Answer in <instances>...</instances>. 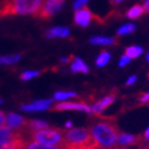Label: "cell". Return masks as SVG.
I'll use <instances>...</instances> for the list:
<instances>
[{
	"instance_id": "2",
	"label": "cell",
	"mask_w": 149,
	"mask_h": 149,
	"mask_svg": "<svg viewBox=\"0 0 149 149\" xmlns=\"http://www.w3.org/2000/svg\"><path fill=\"white\" fill-rule=\"evenodd\" d=\"M44 0H5L0 5V18L18 15H35L42 7Z\"/></svg>"
},
{
	"instance_id": "4",
	"label": "cell",
	"mask_w": 149,
	"mask_h": 149,
	"mask_svg": "<svg viewBox=\"0 0 149 149\" xmlns=\"http://www.w3.org/2000/svg\"><path fill=\"white\" fill-rule=\"evenodd\" d=\"M32 137L36 142H40L44 144H61L63 143V133L61 130L54 129V127H47L39 131H33Z\"/></svg>"
},
{
	"instance_id": "17",
	"label": "cell",
	"mask_w": 149,
	"mask_h": 149,
	"mask_svg": "<svg viewBox=\"0 0 149 149\" xmlns=\"http://www.w3.org/2000/svg\"><path fill=\"white\" fill-rule=\"evenodd\" d=\"M28 127L32 131H39V130L47 129L49 125H47V123L42 121V120H31V121H28Z\"/></svg>"
},
{
	"instance_id": "16",
	"label": "cell",
	"mask_w": 149,
	"mask_h": 149,
	"mask_svg": "<svg viewBox=\"0 0 149 149\" xmlns=\"http://www.w3.org/2000/svg\"><path fill=\"white\" fill-rule=\"evenodd\" d=\"M26 149H63V147H57V146H52V144H44V143H40V142H34L29 143L26 146Z\"/></svg>"
},
{
	"instance_id": "15",
	"label": "cell",
	"mask_w": 149,
	"mask_h": 149,
	"mask_svg": "<svg viewBox=\"0 0 149 149\" xmlns=\"http://www.w3.org/2000/svg\"><path fill=\"white\" fill-rule=\"evenodd\" d=\"M91 44L95 45H113L116 44L114 38H106V36H93L91 39Z\"/></svg>"
},
{
	"instance_id": "27",
	"label": "cell",
	"mask_w": 149,
	"mask_h": 149,
	"mask_svg": "<svg viewBox=\"0 0 149 149\" xmlns=\"http://www.w3.org/2000/svg\"><path fill=\"white\" fill-rule=\"evenodd\" d=\"M136 80H137V77L136 75H132L129 78V80L126 81V86H131L132 84H135L136 83Z\"/></svg>"
},
{
	"instance_id": "19",
	"label": "cell",
	"mask_w": 149,
	"mask_h": 149,
	"mask_svg": "<svg viewBox=\"0 0 149 149\" xmlns=\"http://www.w3.org/2000/svg\"><path fill=\"white\" fill-rule=\"evenodd\" d=\"M109 59H110V55H109V52L107 51H103L100 54V56L97 57V59H96V64H97L98 67H104L108 62H109Z\"/></svg>"
},
{
	"instance_id": "21",
	"label": "cell",
	"mask_w": 149,
	"mask_h": 149,
	"mask_svg": "<svg viewBox=\"0 0 149 149\" xmlns=\"http://www.w3.org/2000/svg\"><path fill=\"white\" fill-rule=\"evenodd\" d=\"M21 59V55H12V56H4L0 57V63H5V64H12L16 63Z\"/></svg>"
},
{
	"instance_id": "14",
	"label": "cell",
	"mask_w": 149,
	"mask_h": 149,
	"mask_svg": "<svg viewBox=\"0 0 149 149\" xmlns=\"http://www.w3.org/2000/svg\"><path fill=\"white\" fill-rule=\"evenodd\" d=\"M144 13V9H143V5H133L131 9H129L127 13H126V16H127V18L130 19H136L138 17H141L142 15Z\"/></svg>"
},
{
	"instance_id": "28",
	"label": "cell",
	"mask_w": 149,
	"mask_h": 149,
	"mask_svg": "<svg viewBox=\"0 0 149 149\" xmlns=\"http://www.w3.org/2000/svg\"><path fill=\"white\" fill-rule=\"evenodd\" d=\"M6 123V115L4 114V111L0 110V127L4 126V124Z\"/></svg>"
},
{
	"instance_id": "5",
	"label": "cell",
	"mask_w": 149,
	"mask_h": 149,
	"mask_svg": "<svg viewBox=\"0 0 149 149\" xmlns=\"http://www.w3.org/2000/svg\"><path fill=\"white\" fill-rule=\"evenodd\" d=\"M64 1L65 0H44L42 7L40 9V11L35 15V17L41 18V19H46V18L52 17L62 7Z\"/></svg>"
},
{
	"instance_id": "23",
	"label": "cell",
	"mask_w": 149,
	"mask_h": 149,
	"mask_svg": "<svg viewBox=\"0 0 149 149\" xmlns=\"http://www.w3.org/2000/svg\"><path fill=\"white\" fill-rule=\"evenodd\" d=\"M39 72H36V70H33V72H23L21 74V79L22 80H29V79H32L34 77H38L39 75Z\"/></svg>"
},
{
	"instance_id": "10",
	"label": "cell",
	"mask_w": 149,
	"mask_h": 149,
	"mask_svg": "<svg viewBox=\"0 0 149 149\" xmlns=\"http://www.w3.org/2000/svg\"><path fill=\"white\" fill-rule=\"evenodd\" d=\"M137 142V136L131 135V133H125V132H119L116 137V146L120 148H126Z\"/></svg>"
},
{
	"instance_id": "30",
	"label": "cell",
	"mask_w": 149,
	"mask_h": 149,
	"mask_svg": "<svg viewBox=\"0 0 149 149\" xmlns=\"http://www.w3.org/2000/svg\"><path fill=\"white\" fill-rule=\"evenodd\" d=\"M143 137H144L147 141H149V126L146 129V131H144V133H143Z\"/></svg>"
},
{
	"instance_id": "12",
	"label": "cell",
	"mask_w": 149,
	"mask_h": 149,
	"mask_svg": "<svg viewBox=\"0 0 149 149\" xmlns=\"http://www.w3.org/2000/svg\"><path fill=\"white\" fill-rule=\"evenodd\" d=\"M69 35V29L65 27H56V28H51L50 31L46 32V36L49 39H54V38H65Z\"/></svg>"
},
{
	"instance_id": "9",
	"label": "cell",
	"mask_w": 149,
	"mask_h": 149,
	"mask_svg": "<svg viewBox=\"0 0 149 149\" xmlns=\"http://www.w3.org/2000/svg\"><path fill=\"white\" fill-rule=\"evenodd\" d=\"M6 124L13 130H21L26 127V126H28V121L23 116L15 114V113H9L6 115Z\"/></svg>"
},
{
	"instance_id": "6",
	"label": "cell",
	"mask_w": 149,
	"mask_h": 149,
	"mask_svg": "<svg viewBox=\"0 0 149 149\" xmlns=\"http://www.w3.org/2000/svg\"><path fill=\"white\" fill-rule=\"evenodd\" d=\"M93 19L101 22V18L98 16H96V15H93L87 9V6L84 7V9H80L78 11H75V13H74V23L77 26L83 27V28L87 27Z\"/></svg>"
},
{
	"instance_id": "11",
	"label": "cell",
	"mask_w": 149,
	"mask_h": 149,
	"mask_svg": "<svg viewBox=\"0 0 149 149\" xmlns=\"http://www.w3.org/2000/svg\"><path fill=\"white\" fill-rule=\"evenodd\" d=\"M52 101L51 100H41V101H35L31 104H27V106H23L22 109L26 111H38V110H44L50 108Z\"/></svg>"
},
{
	"instance_id": "1",
	"label": "cell",
	"mask_w": 149,
	"mask_h": 149,
	"mask_svg": "<svg viewBox=\"0 0 149 149\" xmlns=\"http://www.w3.org/2000/svg\"><path fill=\"white\" fill-rule=\"evenodd\" d=\"M90 132L97 148L111 149L116 146V137L119 132L114 123L109 120L97 121L92 125Z\"/></svg>"
},
{
	"instance_id": "29",
	"label": "cell",
	"mask_w": 149,
	"mask_h": 149,
	"mask_svg": "<svg viewBox=\"0 0 149 149\" xmlns=\"http://www.w3.org/2000/svg\"><path fill=\"white\" fill-rule=\"evenodd\" d=\"M143 9L144 12H149V0H143Z\"/></svg>"
},
{
	"instance_id": "31",
	"label": "cell",
	"mask_w": 149,
	"mask_h": 149,
	"mask_svg": "<svg viewBox=\"0 0 149 149\" xmlns=\"http://www.w3.org/2000/svg\"><path fill=\"white\" fill-rule=\"evenodd\" d=\"M121 1H124V0H110V4L111 5H118V4H120Z\"/></svg>"
},
{
	"instance_id": "32",
	"label": "cell",
	"mask_w": 149,
	"mask_h": 149,
	"mask_svg": "<svg viewBox=\"0 0 149 149\" xmlns=\"http://www.w3.org/2000/svg\"><path fill=\"white\" fill-rule=\"evenodd\" d=\"M65 127H72V123H70V121L67 123V124H65Z\"/></svg>"
},
{
	"instance_id": "13",
	"label": "cell",
	"mask_w": 149,
	"mask_h": 149,
	"mask_svg": "<svg viewBox=\"0 0 149 149\" xmlns=\"http://www.w3.org/2000/svg\"><path fill=\"white\" fill-rule=\"evenodd\" d=\"M70 69L74 73H88V67L83 62V59L73 57L70 61Z\"/></svg>"
},
{
	"instance_id": "33",
	"label": "cell",
	"mask_w": 149,
	"mask_h": 149,
	"mask_svg": "<svg viewBox=\"0 0 149 149\" xmlns=\"http://www.w3.org/2000/svg\"><path fill=\"white\" fill-rule=\"evenodd\" d=\"M147 61H148V62H149V54H148V55H147Z\"/></svg>"
},
{
	"instance_id": "8",
	"label": "cell",
	"mask_w": 149,
	"mask_h": 149,
	"mask_svg": "<svg viewBox=\"0 0 149 149\" xmlns=\"http://www.w3.org/2000/svg\"><path fill=\"white\" fill-rule=\"evenodd\" d=\"M114 101H115V95H114V93H110V95L106 96V97L101 98L100 101H97V102H96L93 106L91 107L92 113L96 114V115H100L103 110H106L109 106H111V104L114 103Z\"/></svg>"
},
{
	"instance_id": "20",
	"label": "cell",
	"mask_w": 149,
	"mask_h": 149,
	"mask_svg": "<svg viewBox=\"0 0 149 149\" xmlns=\"http://www.w3.org/2000/svg\"><path fill=\"white\" fill-rule=\"evenodd\" d=\"M135 24H132V23H129V24H125L123 27L119 28V31H118V35L120 36V35H126V34H131L135 32Z\"/></svg>"
},
{
	"instance_id": "18",
	"label": "cell",
	"mask_w": 149,
	"mask_h": 149,
	"mask_svg": "<svg viewBox=\"0 0 149 149\" xmlns=\"http://www.w3.org/2000/svg\"><path fill=\"white\" fill-rule=\"evenodd\" d=\"M142 52H143V49L141 46H130L125 50V55L129 58L133 59V58H137L138 56H141Z\"/></svg>"
},
{
	"instance_id": "26",
	"label": "cell",
	"mask_w": 149,
	"mask_h": 149,
	"mask_svg": "<svg viewBox=\"0 0 149 149\" xmlns=\"http://www.w3.org/2000/svg\"><path fill=\"white\" fill-rule=\"evenodd\" d=\"M139 102L141 103H148L149 102V92H146V93H143L142 96H141Z\"/></svg>"
},
{
	"instance_id": "3",
	"label": "cell",
	"mask_w": 149,
	"mask_h": 149,
	"mask_svg": "<svg viewBox=\"0 0 149 149\" xmlns=\"http://www.w3.org/2000/svg\"><path fill=\"white\" fill-rule=\"evenodd\" d=\"M63 149H97L90 130L72 129L63 135Z\"/></svg>"
},
{
	"instance_id": "7",
	"label": "cell",
	"mask_w": 149,
	"mask_h": 149,
	"mask_svg": "<svg viewBox=\"0 0 149 149\" xmlns=\"http://www.w3.org/2000/svg\"><path fill=\"white\" fill-rule=\"evenodd\" d=\"M54 110H81V111H86V113H92L91 107L87 106L86 103L83 102H62V103H57L56 106L52 108Z\"/></svg>"
},
{
	"instance_id": "25",
	"label": "cell",
	"mask_w": 149,
	"mask_h": 149,
	"mask_svg": "<svg viewBox=\"0 0 149 149\" xmlns=\"http://www.w3.org/2000/svg\"><path fill=\"white\" fill-rule=\"evenodd\" d=\"M130 61H131V58H129L126 55H124V56L120 58V62H119V65H120V67H125V65L127 64Z\"/></svg>"
},
{
	"instance_id": "22",
	"label": "cell",
	"mask_w": 149,
	"mask_h": 149,
	"mask_svg": "<svg viewBox=\"0 0 149 149\" xmlns=\"http://www.w3.org/2000/svg\"><path fill=\"white\" fill-rule=\"evenodd\" d=\"M75 96H77L75 92H56L55 93V100L63 101V100H67V98L75 97Z\"/></svg>"
},
{
	"instance_id": "24",
	"label": "cell",
	"mask_w": 149,
	"mask_h": 149,
	"mask_svg": "<svg viewBox=\"0 0 149 149\" xmlns=\"http://www.w3.org/2000/svg\"><path fill=\"white\" fill-rule=\"evenodd\" d=\"M87 1H88V0H77V1L74 3V10L78 11L80 9H84V7H86Z\"/></svg>"
}]
</instances>
